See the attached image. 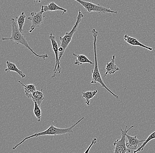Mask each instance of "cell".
Instances as JSON below:
<instances>
[{"mask_svg": "<svg viewBox=\"0 0 155 153\" xmlns=\"http://www.w3.org/2000/svg\"><path fill=\"white\" fill-rule=\"evenodd\" d=\"M18 82L23 86L25 91L26 95L29 98H32V94L35 91H37L36 87L33 84H29L25 85L22 83L20 81H18Z\"/></svg>", "mask_w": 155, "mask_h": 153, "instance_id": "obj_15", "label": "cell"}, {"mask_svg": "<svg viewBox=\"0 0 155 153\" xmlns=\"http://www.w3.org/2000/svg\"><path fill=\"white\" fill-rule=\"evenodd\" d=\"M35 3H41V0H34Z\"/></svg>", "mask_w": 155, "mask_h": 153, "instance_id": "obj_22", "label": "cell"}, {"mask_svg": "<svg viewBox=\"0 0 155 153\" xmlns=\"http://www.w3.org/2000/svg\"><path fill=\"white\" fill-rule=\"evenodd\" d=\"M154 139H155V131L153 132V133H151V134L148 136V138L145 140L144 142L142 143V144L140 145L139 148H137V150H134V153H136L143 151V150H144V148H145V146H146V145H147V143H149L150 141Z\"/></svg>", "mask_w": 155, "mask_h": 153, "instance_id": "obj_18", "label": "cell"}, {"mask_svg": "<svg viewBox=\"0 0 155 153\" xmlns=\"http://www.w3.org/2000/svg\"><path fill=\"white\" fill-rule=\"evenodd\" d=\"M116 57V55H112L111 62L107 63L106 67H105L106 72L104 73V76H106L107 74H114L116 72L120 70V68L115 63Z\"/></svg>", "mask_w": 155, "mask_h": 153, "instance_id": "obj_11", "label": "cell"}, {"mask_svg": "<svg viewBox=\"0 0 155 153\" xmlns=\"http://www.w3.org/2000/svg\"><path fill=\"white\" fill-rule=\"evenodd\" d=\"M38 103L39 106L41 107V103L45 99L44 94L43 93V89H41V91H34L32 94V98Z\"/></svg>", "mask_w": 155, "mask_h": 153, "instance_id": "obj_17", "label": "cell"}, {"mask_svg": "<svg viewBox=\"0 0 155 153\" xmlns=\"http://www.w3.org/2000/svg\"><path fill=\"white\" fill-rule=\"evenodd\" d=\"M84 119V117H82L80 120H78L77 122L74 124L71 127L66 128H59L54 126L53 125H51L50 127L48 128H47L46 130L41 131V132L34 134L32 135H30V136L24 138L21 142L14 146L12 148V150H15L19 146L24 143L26 140L31 138H37V137H39V136H44V135H54V136H56V135H62L73 133L74 128L78 124L80 123Z\"/></svg>", "mask_w": 155, "mask_h": 153, "instance_id": "obj_2", "label": "cell"}, {"mask_svg": "<svg viewBox=\"0 0 155 153\" xmlns=\"http://www.w3.org/2000/svg\"><path fill=\"white\" fill-rule=\"evenodd\" d=\"M97 138H93V140H92L91 143V145L89 146V147H88V148H87V150H86V151H85V153H88L90 151V150H91V148L92 147H93V145L95 144L96 143H97Z\"/></svg>", "mask_w": 155, "mask_h": 153, "instance_id": "obj_21", "label": "cell"}, {"mask_svg": "<svg viewBox=\"0 0 155 153\" xmlns=\"http://www.w3.org/2000/svg\"><path fill=\"white\" fill-rule=\"evenodd\" d=\"M48 38L51 41L52 49L55 54V58H56V63H55V68H54V71H53L54 74L52 76V78H56V74L57 72H58V73H61V68L60 66V62L59 61V47H58V42L56 41V37L53 35V33H51L50 34Z\"/></svg>", "mask_w": 155, "mask_h": 153, "instance_id": "obj_7", "label": "cell"}, {"mask_svg": "<svg viewBox=\"0 0 155 153\" xmlns=\"http://www.w3.org/2000/svg\"><path fill=\"white\" fill-rule=\"evenodd\" d=\"M26 18V15L24 12H22L20 15L16 17V20H17V23H18L19 30L20 32L22 33L24 31V30L23 29V27H24V23H25Z\"/></svg>", "mask_w": 155, "mask_h": 153, "instance_id": "obj_19", "label": "cell"}, {"mask_svg": "<svg viewBox=\"0 0 155 153\" xmlns=\"http://www.w3.org/2000/svg\"><path fill=\"white\" fill-rule=\"evenodd\" d=\"M80 4L88 12H96L99 13H110L117 14V11L111 10L110 8H107L106 7L100 5L99 4H95L90 2H86L83 0H74Z\"/></svg>", "mask_w": 155, "mask_h": 153, "instance_id": "obj_6", "label": "cell"}, {"mask_svg": "<svg viewBox=\"0 0 155 153\" xmlns=\"http://www.w3.org/2000/svg\"><path fill=\"white\" fill-rule=\"evenodd\" d=\"M6 65L7 68L5 69V71L6 72L8 73L11 72H14L18 73L22 79H24L25 78L26 75L23 73V71L20 70L17 67L15 64L7 61L6 62Z\"/></svg>", "mask_w": 155, "mask_h": 153, "instance_id": "obj_13", "label": "cell"}, {"mask_svg": "<svg viewBox=\"0 0 155 153\" xmlns=\"http://www.w3.org/2000/svg\"><path fill=\"white\" fill-rule=\"evenodd\" d=\"M73 55L76 58V59L74 62V64L76 65L79 66L85 63L90 64L91 65H94V63L91 62V60H89L88 58L86 57L85 55H78L74 54V53H73Z\"/></svg>", "mask_w": 155, "mask_h": 153, "instance_id": "obj_14", "label": "cell"}, {"mask_svg": "<svg viewBox=\"0 0 155 153\" xmlns=\"http://www.w3.org/2000/svg\"><path fill=\"white\" fill-rule=\"evenodd\" d=\"M44 12L42 9L38 12H32L31 13V16L28 17V20L31 22V29L29 31V33H31L36 28L40 27L43 24L45 16L43 15Z\"/></svg>", "mask_w": 155, "mask_h": 153, "instance_id": "obj_8", "label": "cell"}, {"mask_svg": "<svg viewBox=\"0 0 155 153\" xmlns=\"http://www.w3.org/2000/svg\"><path fill=\"white\" fill-rule=\"evenodd\" d=\"M84 17V15L82 14L81 11L79 9L78 11V14L76 18V21L74 26L73 27L72 29L69 32H67L63 37H60L61 41L60 47L62 48L64 51H65L66 49L72 40L73 36L78 30V26L82 21V18Z\"/></svg>", "mask_w": 155, "mask_h": 153, "instance_id": "obj_4", "label": "cell"}, {"mask_svg": "<svg viewBox=\"0 0 155 153\" xmlns=\"http://www.w3.org/2000/svg\"><path fill=\"white\" fill-rule=\"evenodd\" d=\"M41 9H42L45 12H54L57 11H61L63 12L62 15H64V13L67 12L66 10L61 7L57 5L54 2H51L48 4L47 5H42L40 7Z\"/></svg>", "mask_w": 155, "mask_h": 153, "instance_id": "obj_12", "label": "cell"}, {"mask_svg": "<svg viewBox=\"0 0 155 153\" xmlns=\"http://www.w3.org/2000/svg\"><path fill=\"white\" fill-rule=\"evenodd\" d=\"M134 125H132L129 128L127 129L128 126H126L125 129L123 130L120 128L121 131V138L120 139H116V141L113 143L114 145V153H127L131 152L130 149L127 148L126 146V135L128 132L134 127Z\"/></svg>", "mask_w": 155, "mask_h": 153, "instance_id": "obj_5", "label": "cell"}, {"mask_svg": "<svg viewBox=\"0 0 155 153\" xmlns=\"http://www.w3.org/2000/svg\"><path fill=\"white\" fill-rule=\"evenodd\" d=\"M126 137L127 138L128 142H126V146L127 148L130 150H135L137 146L140 144H142L145 140H139L137 138V136H131L127 134Z\"/></svg>", "mask_w": 155, "mask_h": 153, "instance_id": "obj_9", "label": "cell"}, {"mask_svg": "<svg viewBox=\"0 0 155 153\" xmlns=\"http://www.w3.org/2000/svg\"><path fill=\"white\" fill-rule=\"evenodd\" d=\"M124 40L128 44L133 45V46H139L141 48L148 49L150 51H152L153 50V48L152 47L146 46L143 43L140 42L138 40L130 36L127 34H125L124 36Z\"/></svg>", "mask_w": 155, "mask_h": 153, "instance_id": "obj_10", "label": "cell"}, {"mask_svg": "<svg viewBox=\"0 0 155 153\" xmlns=\"http://www.w3.org/2000/svg\"><path fill=\"white\" fill-rule=\"evenodd\" d=\"M92 33L94 37V54L95 65L94 69L92 70V80L91 82V84H96L97 83H99L101 85L102 88H104L107 90L110 94H111L113 96L115 97L116 98H119V96L117 95L111 91L107 87L102 78L99 69L98 64L97 56V38L98 35V32L95 29L93 28L92 30Z\"/></svg>", "mask_w": 155, "mask_h": 153, "instance_id": "obj_3", "label": "cell"}, {"mask_svg": "<svg viewBox=\"0 0 155 153\" xmlns=\"http://www.w3.org/2000/svg\"><path fill=\"white\" fill-rule=\"evenodd\" d=\"M34 102V113L35 117L38 119V121L39 122L41 121V107L39 106L38 103L36 102L35 100L32 99Z\"/></svg>", "mask_w": 155, "mask_h": 153, "instance_id": "obj_20", "label": "cell"}, {"mask_svg": "<svg viewBox=\"0 0 155 153\" xmlns=\"http://www.w3.org/2000/svg\"><path fill=\"white\" fill-rule=\"evenodd\" d=\"M98 93L97 90L95 89L94 91H88L86 92H82V98L85 99L86 104L87 105H90L91 100L94 98Z\"/></svg>", "mask_w": 155, "mask_h": 153, "instance_id": "obj_16", "label": "cell"}, {"mask_svg": "<svg viewBox=\"0 0 155 153\" xmlns=\"http://www.w3.org/2000/svg\"><path fill=\"white\" fill-rule=\"evenodd\" d=\"M10 21H11L12 23L11 36L10 38H2V40L3 41L10 40L14 42L16 44L22 45L26 47L27 49H28L31 52L33 53V55L36 57L43 59L44 60H45L46 59L48 58V56L47 54L41 55L37 54L30 47L23 33L19 31V27L16 25L14 18H12Z\"/></svg>", "mask_w": 155, "mask_h": 153, "instance_id": "obj_1", "label": "cell"}]
</instances>
